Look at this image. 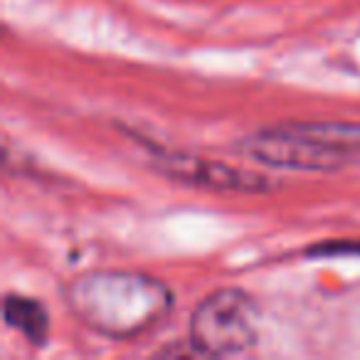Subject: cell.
I'll return each mask as SVG.
<instances>
[{
  "label": "cell",
  "instance_id": "6da1fadb",
  "mask_svg": "<svg viewBox=\"0 0 360 360\" xmlns=\"http://www.w3.org/2000/svg\"><path fill=\"white\" fill-rule=\"evenodd\" d=\"M70 304L91 328L126 338L158 323L170 309V294L150 276L96 271L72 284Z\"/></svg>",
  "mask_w": 360,
  "mask_h": 360
},
{
  "label": "cell",
  "instance_id": "7a4b0ae2",
  "mask_svg": "<svg viewBox=\"0 0 360 360\" xmlns=\"http://www.w3.org/2000/svg\"><path fill=\"white\" fill-rule=\"evenodd\" d=\"M257 309L247 294L222 289L207 296L191 321V343L202 355H235L255 345Z\"/></svg>",
  "mask_w": 360,
  "mask_h": 360
},
{
  "label": "cell",
  "instance_id": "3957f363",
  "mask_svg": "<svg viewBox=\"0 0 360 360\" xmlns=\"http://www.w3.org/2000/svg\"><path fill=\"white\" fill-rule=\"evenodd\" d=\"M245 150L257 160H264L276 168L296 170H330L345 165V155L306 136L299 126L262 131L245 143Z\"/></svg>",
  "mask_w": 360,
  "mask_h": 360
},
{
  "label": "cell",
  "instance_id": "5b68a950",
  "mask_svg": "<svg viewBox=\"0 0 360 360\" xmlns=\"http://www.w3.org/2000/svg\"><path fill=\"white\" fill-rule=\"evenodd\" d=\"M3 316L11 328L20 330L30 343L42 345L50 333V316H47L45 306L35 299H25V296H8L6 306H3Z\"/></svg>",
  "mask_w": 360,
  "mask_h": 360
},
{
  "label": "cell",
  "instance_id": "277c9868",
  "mask_svg": "<svg viewBox=\"0 0 360 360\" xmlns=\"http://www.w3.org/2000/svg\"><path fill=\"white\" fill-rule=\"evenodd\" d=\"M155 168L163 175L180 183L198 188H210V191H237V193H255L264 191L266 180L250 170L230 168L225 163L198 158L186 153H158L155 155Z\"/></svg>",
  "mask_w": 360,
  "mask_h": 360
}]
</instances>
